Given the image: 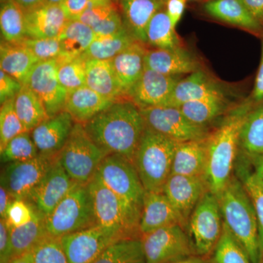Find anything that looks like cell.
Listing matches in <instances>:
<instances>
[{"mask_svg":"<svg viewBox=\"0 0 263 263\" xmlns=\"http://www.w3.org/2000/svg\"><path fill=\"white\" fill-rule=\"evenodd\" d=\"M84 126L106 155H119L132 162L146 128L141 109L127 98L114 102Z\"/></svg>","mask_w":263,"mask_h":263,"instance_id":"1","label":"cell"},{"mask_svg":"<svg viewBox=\"0 0 263 263\" xmlns=\"http://www.w3.org/2000/svg\"><path fill=\"white\" fill-rule=\"evenodd\" d=\"M250 110L249 104L242 105L206 138L205 179L209 190L216 196L224 190L233 175L239 147L240 128Z\"/></svg>","mask_w":263,"mask_h":263,"instance_id":"2","label":"cell"},{"mask_svg":"<svg viewBox=\"0 0 263 263\" xmlns=\"http://www.w3.org/2000/svg\"><path fill=\"white\" fill-rule=\"evenodd\" d=\"M217 197L224 224L245 249L251 262L260 263L257 215L247 190L234 174Z\"/></svg>","mask_w":263,"mask_h":263,"instance_id":"3","label":"cell"},{"mask_svg":"<svg viewBox=\"0 0 263 263\" xmlns=\"http://www.w3.org/2000/svg\"><path fill=\"white\" fill-rule=\"evenodd\" d=\"M88 185L97 224L117 232L124 238H141V208L107 187L96 174Z\"/></svg>","mask_w":263,"mask_h":263,"instance_id":"4","label":"cell"},{"mask_svg":"<svg viewBox=\"0 0 263 263\" xmlns=\"http://www.w3.org/2000/svg\"><path fill=\"white\" fill-rule=\"evenodd\" d=\"M177 143L146 127L133 161L146 192L162 193L171 174Z\"/></svg>","mask_w":263,"mask_h":263,"instance_id":"5","label":"cell"},{"mask_svg":"<svg viewBox=\"0 0 263 263\" xmlns=\"http://www.w3.org/2000/svg\"><path fill=\"white\" fill-rule=\"evenodd\" d=\"M96 224L88 183H76L51 214L45 217L48 235L59 238Z\"/></svg>","mask_w":263,"mask_h":263,"instance_id":"6","label":"cell"},{"mask_svg":"<svg viewBox=\"0 0 263 263\" xmlns=\"http://www.w3.org/2000/svg\"><path fill=\"white\" fill-rule=\"evenodd\" d=\"M106 155L90 138L84 124L76 122L57 159L72 181L87 184Z\"/></svg>","mask_w":263,"mask_h":263,"instance_id":"7","label":"cell"},{"mask_svg":"<svg viewBox=\"0 0 263 263\" xmlns=\"http://www.w3.org/2000/svg\"><path fill=\"white\" fill-rule=\"evenodd\" d=\"M223 226L219 198L208 190L194 209L186 227L195 254L205 257L212 255L222 233Z\"/></svg>","mask_w":263,"mask_h":263,"instance_id":"8","label":"cell"},{"mask_svg":"<svg viewBox=\"0 0 263 263\" xmlns=\"http://www.w3.org/2000/svg\"><path fill=\"white\" fill-rule=\"evenodd\" d=\"M96 175L107 187L142 209L146 191L133 162L110 154L102 161Z\"/></svg>","mask_w":263,"mask_h":263,"instance_id":"9","label":"cell"},{"mask_svg":"<svg viewBox=\"0 0 263 263\" xmlns=\"http://www.w3.org/2000/svg\"><path fill=\"white\" fill-rule=\"evenodd\" d=\"M141 242L146 263H170L195 254L186 230L180 224L142 235Z\"/></svg>","mask_w":263,"mask_h":263,"instance_id":"10","label":"cell"},{"mask_svg":"<svg viewBox=\"0 0 263 263\" xmlns=\"http://www.w3.org/2000/svg\"><path fill=\"white\" fill-rule=\"evenodd\" d=\"M147 127L181 143L206 138L207 127L194 124L179 108L154 106L140 108Z\"/></svg>","mask_w":263,"mask_h":263,"instance_id":"11","label":"cell"},{"mask_svg":"<svg viewBox=\"0 0 263 263\" xmlns=\"http://www.w3.org/2000/svg\"><path fill=\"white\" fill-rule=\"evenodd\" d=\"M57 159L38 155L32 160L5 164L1 186L13 200L27 201Z\"/></svg>","mask_w":263,"mask_h":263,"instance_id":"12","label":"cell"},{"mask_svg":"<svg viewBox=\"0 0 263 263\" xmlns=\"http://www.w3.org/2000/svg\"><path fill=\"white\" fill-rule=\"evenodd\" d=\"M60 238L69 263H92L110 245L126 239L98 224Z\"/></svg>","mask_w":263,"mask_h":263,"instance_id":"13","label":"cell"},{"mask_svg":"<svg viewBox=\"0 0 263 263\" xmlns=\"http://www.w3.org/2000/svg\"><path fill=\"white\" fill-rule=\"evenodd\" d=\"M57 60L40 62L33 69L27 84L42 102L48 117L64 111L67 91L58 79Z\"/></svg>","mask_w":263,"mask_h":263,"instance_id":"14","label":"cell"},{"mask_svg":"<svg viewBox=\"0 0 263 263\" xmlns=\"http://www.w3.org/2000/svg\"><path fill=\"white\" fill-rule=\"evenodd\" d=\"M208 190L209 186L204 177L174 174L166 181L162 193L176 209L185 230L192 213Z\"/></svg>","mask_w":263,"mask_h":263,"instance_id":"15","label":"cell"},{"mask_svg":"<svg viewBox=\"0 0 263 263\" xmlns=\"http://www.w3.org/2000/svg\"><path fill=\"white\" fill-rule=\"evenodd\" d=\"M76 183L57 159L27 201L46 217Z\"/></svg>","mask_w":263,"mask_h":263,"instance_id":"16","label":"cell"},{"mask_svg":"<svg viewBox=\"0 0 263 263\" xmlns=\"http://www.w3.org/2000/svg\"><path fill=\"white\" fill-rule=\"evenodd\" d=\"M75 124L70 114L64 110L34 127L30 133L39 155L57 158Z\"/></svg>","mask_w":263,"mask_h":263,"instance_id":"17","label":"cell"},{"mask_svg":"<svg viewBox=\"0 0 263 263\" xmlns=\"http://www.w3.org/2000/svg\"><path fill=\"white\" fill-rule=\"evenodd\" d=\"M179 81L178 76L163 75L145 67L128 98L140 108L164 106Z\"/></svg>","mask_w":263,"mask_h":263,"instance_id":"18","label":"cell"},{"mask_svg":"<svg viewBox=\"0 0 263 263\" xmlns=\"http://www.w3.org/2000/svg\"><path fill=\"white\" fill-rule=\"evenodd\" d=\"M24 13L26 35L34 39L60 37L70 21L60 5L46 3Z\"/></svg>","mask_w":263,"mask_h":263,"instance_id":"19","label":"cell"},{"mask_svg":"<svg viewBox=\"0 0 263 263\" xmlns=\"http://www.w3.org/2000/svg\"><path fill=\"white\" fill-rule=\"evenodd\" d=\"M124 29L137 41L147 43V27L154 15L163 9L165 3L157 0H119Z\"/></svg>","mask_w":263,"mask_h":263,"instance_id":"20","label":"cell"},{"mask_svg":"<svg viewBox=\"0 0 263 263\" xmlns=\"http://www.w3.org/2000/svg\"><path fill=\"white\" fill-rule=\"evenodd\" d=\"M175 224L183 226L179 214L165 195L146 192L140 220L141 235Z\"/></svg>","mask_w":263,"mask_h":263,"instance_id":"21","label":"cell"},{"mask_svg":"<svg viewBox=\"0 0 263 263\" xmlns=\"http://www.w3.org/2000/svg\"><path fill=\"white\" fill-rule=\"evenodd\" d=\"M145 67L168 76L191 74L198 70V64L190 53L182 48L146 50Z\"/></svg>","mask_w":263,"mask_h":263,"instance_id":"22","label":"cell"},{"mask_svg":"<svg viewBox=\"0 0 263 263\" xmlns=\"http://www.w3.org/2000/svg\"><path fill=\"white\" fill-rule=\"evenodd\" d=\"M146 50L143 43L136 41L110 60L118 82L127 98L143 75Z\"/></svg>","mask_w":263,"mask_h":263,"instance_id":"23","label":"cell"},{"mask_svg":"<svg viewBox=\"0 0 263 263\" xmlns=\"http://www.w3.org/2000/svg\"><path fill=\"white\" fill-rule=\"evenodd\" d=\"M206 164V138L181 142L175 150L171 175L205 178Z\"/></svg>","mask_w":263,"mask_h":263,"instance_id":"24","label":"cell"},{"mask_svg":"<svg viewBox=\"0 0 263 263\" xmlns=\"http://www.w3.org/2000/svg\"><path fill=\"white\" fill-rule=\"evenodd\" d=\"M114 103L84 86L67 92L65 110L75 122L84 124Z\"/></svg>","mask_w":263,"mask_h":263,"instance_id":"25","label":"cell"},{"mask_svg":"<svg viewBox=\"0 0 263 263\" xmlns=\"http://www.w3.org/2000/svg\"><path fill=\"white\" fill-rule=\"evenodd\" d=\"M204 8L213 18L257 34H263L262 26L249 13L241 0H211Z\"/></svg>","mask_w":263,"mask_h":263,"instance_id":"26","label":"cell"},{"mask_svg":"<svg viewBox=\"0 0 263 263\" xmlns=\"http://www.w3.org/2000/svg\"><path fill=\"white\" fill-rule=\"evenodd\" d=\"M40 62L30 50L22 45L2 40L0 46L1 70L22 84H27L33 69Z\"/></svg>","mask_w":263,"mask_h":263,"instance_id":"27","label":"cell"},{"mask_svg":"<svg viewBox=\"0 0 263 263\" xmlns=\"http://www.w3.org/2000/svg\"><path fill=\"white\" fill-rule=\"evenodd\" d=\"M221 92L219 86L210 80L207 75L201 70H197L183 80L179 81L164 106L179 108L189 102Z\"/></svg>","mask_w":263,"mask_h":263,"instance_id":"28","label":"cell"},{"mask_svg":"<svg viewBox=\"0 0 263 263\" xmlns=\"http://www.w3.org/2000/svg\"><path fill=\"white\" fill-rule=\"evenodd\" d=\"M86 86L114 102L127 98L118 82L110 60H87Z\"/></svg>","mask_w":263,"mask_h":263,"instance_id":"29","label":"cell"},{"mask_svg":"<svg viewBox=\"0 0 263 263\" xmlns=\"http://www.w3.org/2000/svg\"><path fill=\"white\" fill-rule=\"evenodd\" d=\"M95 32L79 20H70L60 38L62 53L56 59L58 64L82 56L91 46Z\"/></svg>","mask_w":263,"mask_h":263,"instance_id":"30","label":"cell"},{"mask_svg":"<svg viewBox=\"0 0 263 263\" xmlns=\"http://www.w3.org/2000/svg\"><path fill=\"white\" fill-rule=\"evenodd\" d=\"M76 20L89 26L95 35L114 34L124 29L120 10L114 1L89 8Z\"/></svg>","mask_w":263,"mask_h":263,"instance_id":"31","label":"cell"},{"mask_svg":"<svg viewBox=\"0 0 263 263\" xmlns=\"http://www.w3.org/2000/svg\"><path fill=\"white\" fill-rule=\"evenodd\" d=\"M10 230L12 259L32 252L37 243L48 235L45 226V217L35 209L31 221L17 228L10 227Z\"/></svg>","mask_w":263,"mask_h":263,"instance_id":"32","label":"cell"},{"mask_svg":"<svg viewBox=\"0 0 263 263\" xmlns=\"http://www.w3.org/2000/svg\"><path fill=\"white\" fill-rule=\"evenodd\" d=\"M234 174L247 190L257 215L261 260L263 254V186L254 176L248 158L243 153L241 157H237Z\"/></svg>","mask_w":263,"mask_h":263,"instance_id":"33","label":"cell"},{"mask_svg":"<svg viewBox=\"0 0 263 263\" xmlns=\"http://www.w3.org/2000/svg\"><path fill=\"white\" fill-rule=\"evenodd\" d=\"M226 108V100L221 92L189 102L179 108L194 124L207 127L208 124L224 113Z\"/></svg>","mask_w":263,"mask_h":263,"instance_id":"34","label":"cell"},{"mask_svg":"<svg viewBox=\"0 0 263 263\" xmlns=\"http://www.w3.org/2000/svg\"><path fill=\"white\" fill-rule=\"evenodd\" d=\"M136 41L125 29L114 34L96 35L82 56L87 60H111Z\"/></svg>","mask_w":263,"mask_h":263,"instance_id":"35","label":"cell"},{"mask_svg":"<svg viewBox=\"0 0 263 263\" xmlns=\"http://www.w3.org/2000/svg\"><path fill=\"white\" fill-rule=\"evenodd\" d=\"M14 107L17 115L27 131H32L49 117L42 102L27 85H23L15 96Z\"/></svg>","mask_w":263,"mask_h":263,"instance_id":"36","label":"cell"},{"mask_svg":"<svg viewBox=\"0 0 263 263\" xmlns=\"http://www.w3.org/2000/svg\"><path fill=\"white\" fill-rule=\"evenodd\" d=\"M239 147L245 155H262L263 103L247 114L240 128Z\"/></svg>","mask_w":263,"mask_h":263,"instance_id":"37","label":"cell"},{"mask_svg":"<svg viewBox=\"0 0 263 263\" xmlns=\"http://www.w3.org/2000/svg\"><path fill=\"white\" fill-rule=\"evenodd\" d=\"M0 28L3 41L18 43L26 35L25 13L13 0H4L0 9Z\"/></svg>","mask_w":263,"mask_h":263,"instance_id":"38","label":"cell"},{"mask_svg":"<svg viewBox=\"0 0 263 263\" xmlns=\"http://www.w3.org/2000/svg\"><path fill=\"white\" fill-rule=\"evenodd\" d=\"M92 263H146L141 238L118 240Z\"/></svg>","mask_w":263,"mask_h":263,"instance_id":"39","label":"cell"},{"mask_svg":"<svg viewBox=\"0 0 263 263\" xmlns=\"http://www.w3.org/2000/svg\"><path fill=\"white\" fill-rule=\"evenodd\" d=\"M146 35L147 43L155 48L174 49L179 47L177 34L164 8L151 20Z\"/></svg>","mask_w":263,"mask_h":263,"instance_id":"40","label":"cell"},{"mask_svg":"<svg viewBox=\"0 0 263 263\" xmlns=\"http://www.w3.org/2000/svg\"><path fill=\"white\" fill-rule=\"evenodd\" d=\"M210 260L212 263H252L245 249L224 223L222 233Z\"/></svg>","mask_w":263,"mask_h":263,"instance_id":"41","label":"cell"},{"mask_svg":"<svg viewBox=\"0 0 263 263\" xmlns=\"http://www.w3.org/2000/svg\"><path fill=\"white\" fill-rule=\"evenodd\" d=\"M2 164L21 162L35 158L39 155L31 133L25 131L13 138L0 151Z\"/></svg>","mask_w":263,"mask_h":263,"instance_id":"42","label":"cell"},{"mask_svg":"<svg viewBox=\"0 0 263 263\" xmlns=\"http://www.w3.org/2000/svg\"><path fill=\"white\" fill-rule=\"evenodd\" d=\"M86 62L81 56L58 64L59 81L67 92L86 86Z\"/></svg>","mask_w":263,"mask_h":263,"instance_id":"43","label":"cell"},{"mask_svg":"<svg viewBox=\"0 0 263 263\" xmlns=\"http://www.w3.org/2000/svg\"><path fill=\"white\" fill-rule=\"evenodd\" d=\"M27 131L21 122L14 107V99L1 105L0 108V151L13 138Z\"/></svg>","mask_w":263,"mask_h":263,"instance_id":"44","label":"cell"},{"mask_svg":"<svg viewBox=\"0 0 263 263\" xmlns=\"http://www.w3.org/2000/svg\"><path fill=\"white\" fill-rule=\"evenodd\" d=\"M33 263H69L60 238L46 235L32 250Z\"/></svg>","mask_w":263,"mask_h":263,"instance_id":"45","label":"cell"},{"mask_svg":"<svg viewBox=\"0 0 263 263\" xmlns=\"http://www.w3.org/2000/svg\"><path fill=\"white\" fill-rule=\"evenodd\" d=\"M18 43L30 50L41 62L56 60L62 53L60 38L34 39L26 37Z\"/></svg>","mask_w":263,"mask_h":263,"instance_id":"46","label":"cell"},{"mask_svg":"<svg viewBox=\"0 0 263 263\" xmlns=\"http://www.w3.org/2000/svg\"><path fill=\"white\" fill-rule=\"evenodd\" d=\"M34 208L25 200H13L7 211L5 221L11 228L24 226L32 219Z\"/></svg>","mask_w":263,"mask_h":263,"instance_id":"47","label":"cell"},{"mask_svg":"<svg viewBox=\"0 0 263 263\" xmlns=\"http://www.w3.org/2000/svg\"><path fill=\"white\" fill-rule=\"evenodd\" d=\"M110 2L113 0H65L60 5L67 18L70 20H76L89 8Z\"/></svg>","mask_w":263,"mask_h":263,"instance_id":"48","label":"cell"},{"mask_svg":"<svg viewBox=\"0 0 263 263\" xmlns=\"http://www.w3.org/2000/svg\"><path fill=\"white\" fill-rule=\"evenodd\" d=\"M23 84L8 75L3 70H0V103L1 105L15 98Z\"/></svg>","mask_w":263,"mask_h":263,"instance_id":"49","label":"cell"},{"mask_svg":"<svg viewBox=\"0 0 263 263\" xmlns=\"http://www.w3.org/2000/svg\"><path fill=\"white\" fill-rule=\"evenodd\" d=\"M12 259L10 230L5 219L0 220V263H9Z\"/></svg>","mask_w":263,"mask_h":263,"instance_id":"50","label":"cell"},{"mask_svg":"<svg viewBox=\"0 0 263 263\" xmlns=\"http://www.w3.org/2000/svg\"><path fill=\"white\" fill-rule=\"evenodd\" d=\"M186 2V0H167L165 3L166 13L175 29L182 18Z\"/></svg>","mask_w":263,"mask_h":263,"instance_id":"51","label":"cell"},{"mask_svg":"<svg viewBox=\"0 0 263 263\" xmlns=\"http://www.w3.org/2000/svg\"><path fill=\"white\" fill-rule=\"evenodd\" d=\"M252 100L256 103H263V39L260 62L252 91Z\"/></svg>","mask_w":263,"mask_h":263,"instance_id":"52","label":"cell"},{"mask_svg":"<svg viewBox=\"0 0 263 263\" xmlns=\"http://www.w3.org/2000/svg\"><path fill=\"white\" fill-rule=\"evenodd\" d=\"M246 8L263 27V0H241Z\"/></svg>","mask_w":263,"mask_h":263,"instance_id":"53","label":"cell"},{"mask_svg":"<svg viewBox=\"0 0 263 263\" xmlns=\"http://www.w3.org/2000/svg\"><path fill=\"white\" fill-rule=\"evenodd\" d=\"M245 155L248 158L251 168H252L254 176L263 186V154L254 156Z\"/></svg>","mask_w":263,"mask_h":263,"instance_id":"54","label":"cell"},{"mask_svg":"<svg viewBox=\"0 0 263 263\" xmlns=\"http://www.w3.org/2000/svg\"><path fill=\"white\" fill-rule=\"evenodd\" d=\"M13 200L10 194L7 191L4 186H0V216L1 219L6 218L7 211L9 206L10 202Z\"/></svg>","mask_w":263,"mask_h":263,"instance_id":"55","label":"cell"},{"mask_svg":"<svg viewBox=\"0 0 263 263\" xmlns=\"http://www.w3.org/2000/svg\"><path fill=\"white\" fill-rule=\"evenodd\" d=\"M13 1L18 4L24 11H27V10L32 9V8L46 3V0H13Z\"/></svg>","mask_w":263,"mask_h":263,"instance_id":"56","label":"cell"},{"mask_svg":"<svg viewBox=\"0 0 263 263\" xmlns=\"http://www.w3.org/2000/svg\"><path fill=\"white\" fill-rule=\"evenodd\" d=\"M170 263H212L209 257H202V256L192 255L184 258L178 259L174 262Z\"/></svg>","mask_w":263,"mask_h":263,"instance_id":"57","label":"cell"},{"mask_svg":"<svg viewBox=\"0 0 263 263\" xmlns=\"http://www.w3.org/2000/svg\"><path fill=\"white\" fill-rule=\"evenodd\" d=\"M9 263H33L32 252L13 257Z\"/></svg>","mask_w":263,"mask_h":263,"instance_id":"58","label":"cell"},{"mask_svg":"<svg viewBox=\"0 0 263 263\" xmlns=\"http://www.w3.org/2000/svg\"><path fill=\"white\" fill-rule=\"evenodd\" d=\"M65 0H46V3L48 4L61 5Z\"/></svg>","mask_w":263,"mask_h":263,"instance_id":"59","label":"cell"},{"mask_svg":"<svg viewBox=\"0 0 263 263\" xmlns=\"http://www.w3.org/2000/svg\"><path fill=\"white\" fill-rule=\"evenodd\" d=\"M157 1L163 2V3H166L167 0H157Z\"/></svg>","mask_w":263,"mask_h":263,"instance_id":"60","label":"cell"},{"mask_svg":"<svg viewBox=\"0 0 263 263\" xmlns=\"http://www.w3.org/2000/svg\"><path fill=\"white\" fill-rule=\"evenodd\" d=\"M260 263H263V254L262 255V257H261Z\"/></svg>","mask_w":263,"mask_h":263,"instance_id":"61","label":"cell"}]
</instances>
